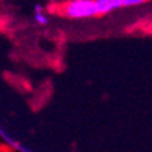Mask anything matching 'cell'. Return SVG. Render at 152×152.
I'll return each instance as SVG.
<instances>
[{
  "label": "cell",
  "instance_id": "1",
  "mask_svg": "<svg viewBox=\"0 0 152 152\" xmlns=\"http://www.w3.org/2000/svg\"><path fill=\"white\" fill-rule=\"evenodd\" d=\"M64 14L70 18H89L96 15L95 0H71L64 6Z\"/></svg>",
  "mask_w": 152,
  "mask_h": 152
},
{
  "label": "cell",
  "instance_id": "2",
  "mask_svg": "<svg viewBox=\"0 0 152 152\" xmlns=\"http://www.w3.org/2000/svg\"><path fill=\"white\" fill-rule=\"evenodd\" d=\"M123 6V0H95L96 14H107Z\"/></svg>",
  "mask_w": 152,
  "mask_h": 152
},
{
  "label": "cell",
  "instance_id": "3",
  "mask_svg": "<svg viewBox=\"0 0 152 152\" xmlns=\"http://www.w3.org/2000/svg\"><path fill=\"white\" fill-rule=\"evenodd\" d=\"M35 20H37V23L41 24V25H46V24L49 23L48 17L43 13H42L41 6H37V9H35Z\"/></svg>",
  "mask_w": 152,
  "mask_h": 152
},
{
  "label": "cell",
  "instance_id": "4",
  "mask_svg": "<svg viewBox=\"0 0 152 152\" xmlns=\"http://www.w3.org/2000/svg\"><path fill=\"white\" fill-rule=\"evenodd\" d=\"M148 0H123V6H138L142 4Z\"/></svg>",
  "mask_w": 152,
  "mask_h": 152
}]
</instances>
